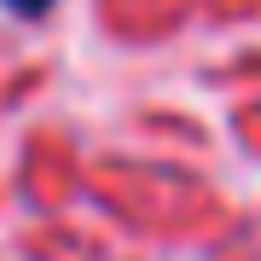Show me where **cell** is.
<instances>
[{"mask_svg":"<svg viewBox=\"0 0 261 261\" xmlns=\"http://www.w3.org/2000/svg\"><path fill=\"white\" fill-rule=\"evenodd\" d=\"M12 12H23V18H41V12H53V0H6Z\"/></svg>","mask_w":261,"mask_h":261,"instance_id":"obj_1","label":"cell"}]
</instances>
